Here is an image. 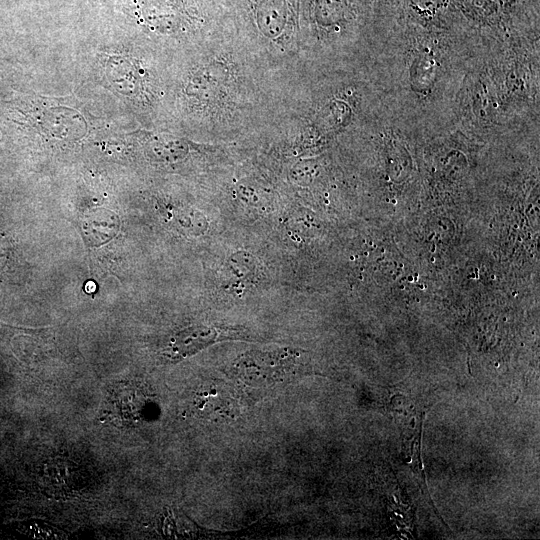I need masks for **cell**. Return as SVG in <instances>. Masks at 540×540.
Segmentation results:
<instances>
[{
  "label": "cell",
  "instance_id": "6da1fadb",
  "mask_svg": "<svg viewBox=\"0 0 540 540\" xmlns=\"http://www.w3.org/2000/svg\"><path fill=\"white\" fill-rule=\"evenodd\" d=\"M231 339H240L239 332L216 326L192 325L170 338L164 349V355L172 361H179L215 342Z\"/></svg>",
  "mask_w": 540,
  "mask_h": 540
},
{
  "label": "cell",
  "instance_id": "7a4b0ae2",
  "mask_svg": "<svg viewBox=\"0 0 540 540\" xmlns=\"http://www.w3.org/2000/svg\"><path fill=\"white\" fill-rule=\"evenodd\" d=\"M228 288L236 292L246 290L258 277V264L249 252L233 253L225 265Z\"/></svg>",
  "mask_w": 540,
  "mask_h": 540
},
{
  "label": "cell",
  "instance_id": "3957f363",
  "mask_svg": "<svg viewBox=\"0 0 540 540\" xmlns=\"http://www.w3.org/2000/svg\"><path fill=\"white\" fill-rule=\"evenodd\" d=\"M24 534L40 539H59L64 534L53 526L46 523L32 522L26 523L20 529Z\"/></svg>",
  "mask_w": 540,
  "mask_h": 540
}]
</instances>
